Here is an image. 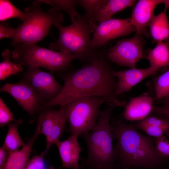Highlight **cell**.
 Instances as JSON below:
<instances>
[{
  "mask_svg": "<svg viewBox=\"0 0 169 169\" xmlns=\"http://www.w3.org/2000/svg\"><path fill=\"white\" fill-rule=\"evenodd\" d=\"M112 71L103 54L98 53L89 64L64 76L61 91L41 110L54 105L63 106L78 98L90 96L102 98L115 107L124 106L125 102L117 97V83Z\"/></svg>",
  "mask_w": 169,
  "mask_h": 169,
  "instance_id": "1",
  "label": "cell"
},
{
  "mask_svg": "<svg viewBox=\"0 0 169 169\" xmlns=\"http://www.w3.org/2000/svg\"><path fill=\"white\" fill-rule=\"evenodd\" d=\"M117 142L115 148L118 169H163L169 157L157 151L156 138L140 133L135 125L119 121L111 125Z\"/></svg>",
  "mask_w": 169,
  "mask_h": 169,
  "instance_id": "2",
  "label": "cell"
},
{
  "mask_svg": "<svg viewBox=\"0 0 169 169\" xmlns=\"http://www.w3.org/2000/svg\"><path fill=\"white\" fill-rule=\"evenodd\" d=\"M115 107L109 105L100 111L95 125L90 132L83 135L86 141L88 156L86 163L99 169H113L116 162L115 139L110 120L111 114Z\"/></svg>",
  "mask_w": 169,
  "mask_h": 169,
  "instance_id": "3",
  "label": "cell"
},
{
  "mask_svg": "<svg viewBox=\"0 0 169 169\" xmlns=\"http://www.w3.org/2000/svg\"><path fill=\"white\" fill-rule=\"evenodd\" d=\"M72 22L67 26L55 25L59 30V37L49 44V48L70 54L82 62H90L98 53L91 46L90 38L97 24L84 15Z\"/></svg>",
  "mask_w": 169,
  "mask_h": 169,
  "instance_id": "4",
  "label": "cell"
},
{
  "mask_svg": "<svg viewBox=\"0 0 169 169\" xmlns=\"http://www.w3.org/2000/svg\"><path fill=\"white\" fill-rule=\"evenodd\" d=\"M41 2L37 0L24 10L27 17L23 23L16 28L12 45L19 43L36 44L47 35L50 28L64 21L62 13L58 11L45 12L41 7Z\"/></svg>",
  "mask_w": 169,
  "mask_h": 169,
  "instance_id": "5",
  "label": "cell"
},
{
  "mask_svg": "<svg viewBox=\"0 0 169 169\" xmlns=\"http://www.w3.org/2000/svg\"><path fill=\"white\" fill-rule=\"evenodd\" d=\"M14 47L11 56L15 63L41 67L52 71L66 69L76 59L68 53L40 47L36 44L19 43Z\"/></svg>",
  "mask_w": 169,
  "mask_h": 169,
  "instance_id": "6",
  "label": "cell"
},
{
  "mask_svg": "<svg viewBox=\"0 0 169 169\" xmlns=\"http://www.w3.org/2000/svg\"><path fill=\"white\" fill-rule=\"evenodd\" d=\"M104 102V99L98 96H85L63 106L71 135L78 136L91 131L96 124L100 106Z\"/></svg>",
  "mask_w": 169,
  "mask_h": 169,
  "instance_id": "7",
  "label": "cell"
},
{
  "mask_svg": "<svg viewBox=\"0 0 169 169\" xmlns=\"http://www.w3.org/2000/svg\"><path fill=\"white\" fill-rule=\"evenodd\" d=\"M144 41L140 35L118 41L108 51V58L119 65L136 68L137 62L143 58Z\"/></svg>",
  "mask_w": 169,
  "mask_h": 169,
  "instance_id": "8",
  "label": "cell"
},
{
  "mask_svg": "<svg viewBox=\"0 0 169 169\" xmlns=\"http://www.w3.org/2000/svg\"><path fill=\"white\" fill-rule=\"evenodd\" d=\"M55 110L45 109L39 115L35 131L44 135L46 139V152L60 141L67 121L63 106Z\"/></svg>",
  "mask_w": 169,
  "mask_h": 169,
  "instance_id": "9",
  "label": "cell"
},
{
  "mask_svg": "<svg viewBox=\"0 0 169 169\" xmlns=\"http://www.w3.org/2000/svg\"><path fill=\"white\" fill-rule=\"evenodd\" d=\"M23 76V79L38 94L43 105L56 97L63 87L52 74L43 71L38 67L28 66Z\"/></svg>",
  "mask_w": 169,
  "mask_h": 169,
  "instance_id": "10",
  "label": "cell"
},
{
  "mask_svg": "<svg viewBox=\"0 0 169 169\" xmlns=\"http://www.w3.org/2000/svg\"><path fill=\"white\" fill-rule=\"evenodd\" d=\"M130 18H111L97 25L91 39L92 47L95 49L111 40L136 31L135 27L130 24Z\"/></svg>",
  "mask_w": 169,
  "mask_h": 169,
  "instance_id": "11",
  "label": "cell"
},
{
  "mask_svg": "<svg viewBox=\"0 0 169 169\" xmlns=\"http://www.w3.org/2000/svg\"><path fill=\"white\" fill-rule=\"evenodd\" d=\"M0 90L1 92L10 94L29 115L33 114L38 110L41 109L43 105L36 91L23 79L15 84H6L0 87Z\"/></svg>",
  "mask_w": 169,
  "mask_h": 169,
  "instance_id": "12",
  "label": "cell"
},
{
  "mask_svg": "<svg viewBox=\"0 0 169 169\" xmlns=\"http://www.w3.org/2000/svg\"><path fill=\"white\" fill-rule=\"evenodd\" d=\"M165 5L164 9L169 8V0H140L134 7L130 18V24L136 29V35L148 36L146 27L151 18L156 7L158 5Z\"/></svg>",
  "mask_w": 169,
  "mask_h": 169,
  "instance_id": "13",
  "label": "cell"
},
{
  "mask_svg": "<svg viewBox=\"0 0 169 169\" xmlns=\"http://www.w3.org/2000/svg\"><path fill=\"white\" fill-rule=\"evenodd\" d=\"M157 70L151 67L146 69L131 68L123 71H112L118 79L116 86L117 95L128 92L145 78Z\"/></svg>",
  "mask_w": 169,
  "mask_h": 169,
  "instance_id": "14",
  "label": "cell"
},
{
  "mask_svg": "<svg viewBox=\"0 0 169 169\" xmlns=\"http://www.w3.org/2000/svg\"><path fill=\"white\" fill-rule=\"evenodd\" d=\"M78 136L71 135L67 139L56 144L61 160L62 167L77 169L80 166V153L82 150L78 142Z\"/></svg>",
  "mask_w": 169,
  "mask_h": 169,
  "instance_id": "15",
  "label": "cell"
},
{
  "mask_svg": "<svg viewBox=\"0 0 169 169\" xmlns=\"http://www.w3.org/2000/svg\"><path fill=\"white\" fill-rule=\"evenodd\" d=\"M153 99L147 93L131 99L126 105L123 118L131 121L141 120L153 111Z\"/></svg>",
  "mask_w": 169,
  "mask_h": 169,
  "instance_id": "16",
  "label": "cell"
},
{
  "mask_svg": "<svg viewBox=\"0 0 169 169\" xmlns=\"http://www.w3.org/2000/svg\"><path fill=\"white\" fill-rule=\"evenodd\" d=\"M134 0H105L95 13L94 19L97 23L111 19L115 14L134 5Z\"/></svg>",
  "mask_w": 169,
  "mask_h": 169,
  "instance_id": "17",
  "label": "cell"
},
{
  "mask_svg": "<svg viewBox=\"0 0 169 169\" xmlns=\"http://www.w3.org/2000/svg\"><path fill=\"white\" fill-rule=\"evenodd\" d=\"M38 136L35 131L25 146L10 153L4 169H26L33 146Z\"/></svg>",
  "mask_w": 169,
  "mask_h": 169,
  "instance_id": "18",
  "label": "cell"
},
{
  "mask_svg": "<svg viewBox=\"0 0 169 169\" xmlns=\"http://www.w3.org/2000/svg\"><path fill=\"white\" fill-rule=\"evenodd\" d=\"M166 11L164 9L158 15H153L148 25L151 34L157 43L169 40V23Z\"/></svg>",
  "mask_w": 169,
  "mask_h": 169,
  "instance_id": "19",
  "label": "cell"
},
{
  "mask_svg": "<svg viewBox=\"0 0 169 169\" xmlns=\"http://www.w3.org/2000/svg\"><path fill=\"white\" fill-rule=\"evenodd\" d=\"M146 58L150 67L157 70L169 66V42L157 43L156 47L149 51Z\"/></svg>",
  "mask_w": 169,
  "mask_h": 169,
  "instance_id": "20",
  "label": "cell"
},
{
  "mask_svg": "<svg viewBox=\"0 0 169 169\" xmlns=\"http://www.w3.org/2000/svg\"><path fill=\"white\" fill-rule=\"evenodd\" d=\"M23 122L20 119L8 125V131L2 147L10 153L18 150L26 145L21 139L18 130L19 126Z\"/></svg>",
  "mask_w": 169,
  "mask_h": 169,
  "instance_id": "21",
  "label": "cell"
},
{
  "mask_svg": "<svg viewBox=\"0 0 169 169\" xmlns=\"http://www.w3.org/2000/svg\"><path fill=\"white\" fill-rule=\"evenodd\" d=\"M12 53L8 49H5L2 54L3 60L0 63V80H4L6 78L23 71L22 65L10 60Z\"/></svg>",
  "mask_w": 169,
  "mask_h": 169,
  "instance_id": "22",
  "label": "cell"
},
{
  "mask_svg": "<svg viewBox=\"0 0 169 169\" xmlns=\"http://www.w3.org/2000/svg\"><path fill=\"white\" fill-rule=\"evenodd\" d=\"M52 6L49 10L58 11L62 10L66 12L69 15L71 21L73 22L81 17L76 11L75 6L77 4L76 0H40Z\"/></svg>",
  "mask_w": 169,
  "mask_h": 169,
  "instance_id": "23",
  "label": "cell"
},
{
  "mask_svg": "<svg viewBox=\"0 0 169 169\" xmlns=\"http://www.w3.org/2000/svg\"><path fill=\"white\" fill-rule=\"evenodd\" d=\"M27 15L7 0H0V21H4L13 18H18L23 22Z\"/></svg>",
  "mask_w": 169,
  "mask_h": 169,
  "instance_id": "24",
  "label": "cell"
},
{
  "mask_svg": "<svg viewBox=\"0 0 169 169\" xmlns=\"http://www.w3.org/2000/svg\"><path fill=\"white\" fill-rule=\"evenodd\" d=\"M154 89L157 100L163 99L169 95V69L156 79Z\"/></svg>",
  "mask_w": 169,
  "mask_h": 169,
  "instance_id": "25",
  "label": "cell"
},
{
  "mask_svg": "<svg viewBox=\"0 0 169 169\" xmlns=\"http://www.w3.org/2000/svg\"><path fill=\"white\" fill-rule=\"evenodd\" d=\"M105 0H76V3L77 4L84 8L85 12L84 15L88 19L96 23L94 19L95 15Z\"/></svg>",
  "mask_w": 169,
  "mask_h": 169,
  "instance_id": "26",
  "label": "cell"
},
{
  "mask_svg": "<svg viewBox=\"0 0 169 169\" xmlns=\"http://www.w3.org/2000/svg\"><path fill=\"white\" fill-rule=\"evenodd\" d=\"M139 121L142 123L159 127L165 130L169 137V119L153 116H148Z\"/></svg>",
  "mask_w": 169,
  "mask_h": 169,
  "instance_id": "27",
  "label": "cell"
},
{
  "mask_svg": "<svg viewBox=\"0 0 169 169\" xmlns=\"http://www.w3.org/2000/svg\"><path fill=\"white\" fill-rule=\"evenodd\" d=\"M15 117L2 98H0V126L4 127L15 121Z\"/></svg>",
  "mask_w": 169,
  "mask_h": 169,
  "instance_id": "28",
  "label": "cell"
},
{
  "mask_svg": "<svg viewBox=\"0 0 169 169\" xmlns=\"http://www.w3.org/2000/svg\"><path fill=\"white\" fill-rule=\"evenodd\" d=\"M136 127L145 132L149 136L156 138L166 135V132L159 127L141 123L138 122L135 125Z\"/></svg>",
  "mask_w": 169,
  "mask_h": 169,
  "instance_id": "29",
  "label": "cell"
},
{
  "mask_svg": "<svg viewBox=\"0 0 169 169\" xmlns=\"http://www.w3.org/2000/svg\"><path fill=\"white\" fill-rule=\"evenodd\" d=\"M155 146L157 151L160 155L169 157V140L164 136L156 138Z\"/></svg>",
  "mask_w": 169,
  "mask_h": 169,
  "instance_id": "30",
  "label": "cell"
},
{
  "mask_svg": "<svg viewBox=\"0 0 169 169\" xmlns=\"http://www.w3.org/2000/svg\"><path fill=\"white\" fill-rule=\"evenodd\" d=\"M46 152L44 151L40 155L33 156L29 159L26 169H45L44 158Z\"/></svg>",
  "mask_w": 169,
  "mask_h": 169,
  "instance_id": "31",
  "label": "cell"
},
{
  "mask_svg": "<svg viewBox=\"0 0 169 169\" xmlns=\"http://www.w3.org/2000/svg\"><path fill=\"white\" fill-rule=\"evenodd\" d=\"M16 32V28H11L4 24L0 25V38H11L14 36Z\"/></svg>",
  "mask_w": 169,
  "mask_h": 169,
  "instance_id": "32",
  "label": "cell"
},
{
  "mask_svg": "<svg viewBox=\"0 0 169 169\" xmlns=\"http://www.w3.org/2000/svg\"><path fill=\"white\" fill-rule=\"evenodd\" d=\"M10 153L2 146L0 148V169H4Z\"/></svg>",
  "mask_w": 169,
  "mask_h": 169,
  "instance_id": "33",
  "label": "cell"
},
{
  "mask_svg": "<svg viewBox=\"0 0 169 169\" xmlns=\"http://www.w3.org/2000/svg\"><path fill=\"white\" fill-rule=\"evenodd\" d=\"M153 111L167 117L169 118V110L163 109L161 107H154Z\"/></svg>",
  "mask_w": 169,
  "mask_h": 169,
  "instance_id": "34",
  "label": "cell"
},
{
  "mask_svg": "<svg viewBox=\"0 0 169 169\" xmlns=\"http://www.w3.org/2000/svg\"><path fill=\"white\" fill-rule=\"evenodd\" d=\"M163 105L161 107L165 110H169V95L162 99Z\"/></svg>",
  "mask_w": 169,
  "mask_h": 169,
  "instance_id": "35",
  "label": "cell"
},
{
  "mask_svg": "<svg viewBox=\"0 0 169 169\" xmlns=\"http://www.w3.org/2000/svg\"><path fill=\"white\" fill-rule=\"evenodd\" d=\"M77 169H99L97 168H96V167L92 166H90V167L85 168H84V167H82L80 165L79 167Z\"/></svg>",
  "mask_w": 169,
  "mask_h": 169,
  "instance_id": "36",
  "label": "cell"
},
{
  "mask_svg": "<svg viewBox=\"0 0 169 169\" xmlns=\"http://www.w3.org/2000/svg\"><path fill=\"white\" fill-rule=\"evenodd\" d=\"M48 169H55L54 167L53 166H50L49 167V168ZM64 169H68L66 168H64Z\"/></svg>",
  "mask_w": 169,
  "mask_h": 169,
  "instance_id": "37",
  "label": "cell"
},
{
  "mask_svg": "<svg viewBox=\"0 0 169 169\" xmlns=\"http://www.w3.org/2000/svg\"><path fill=\"white\" fill-rule=\"evenodd\" d=\"M163 169H169V168L166 167H165V168H164Z\"/></svg>",
  "mask_w": 169,
  "mask_h": 169,
  "instance_id": "38",
  "label": "cell"
},
{
  "mask_svg": "<svg viewBox=\"0 0 169 169\" xmlns=\"http://www.w3.org/2000/svg\"><path fill=\"white\" fill-rule=\"evenodd\" d=\"M134 169H143L140 168H135Z\"/></svg>",
  "mask_w": 169,
  "mask_h": 169,
  "instance_id": "39",
  "label": "cell"
},
{
  "mask_svg": "<svg viewBox=\"0 0 169 169\" xmlns=\"http://www.w3.org/2000/svg\"><path fill=\"white\" fill-rule=\"evenodd\" d=\"M105 169H111L109 168H105Z\"/></svg>",
  "mask_w": 169,
  "mask_h": 169,
  "instance_id": "40",
  "label": "cell"
}]
</instances>
